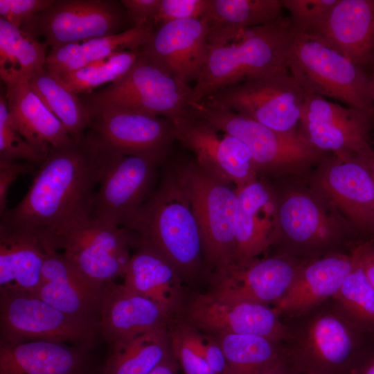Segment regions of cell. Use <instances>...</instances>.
<instances>
[{
	"mask_svg": "<svg viewBox=\"0 0 374 374\" xmlns=\"http://www.w3.org/2000/svg\"><path fill=\"white\" fill-rule=\"evenodd\" d=\"M101 154L89 136L51 148L23 199L1 215L0 230L24 233L58 251L93 217Z\"/></svg>",
	"mask_w": 374,
	"mask_h": 374,
	"instance_id": "6da1fadb",
	"label": "cell"
},
{
	"mask_svg": "<svg viewBox=\"0 0 374 374\" xmlns=\"http://www.w3.org/2000/svg\"><path fill=\"white\" fill-rule=\"evenodd\" d=\"M131 244L147 245L175 267L183 281L196 279L205 265L199 226L176 173L168 175L123 227Z\"/></svg>",
	"mask_w": 374,
	"mask_h": 374,
	"instance_id": "7a4b0ae2",
	"label": "cell"
},
{
	"mask_svg": "<svg viewBox=\"0 0 374 374\" xmlns=\"http://www.w3.org/2000/svg\"><path fill=\"white\" fill-rule=\"evenodd\" d=\"M289 17L245 30L227 43L210 45L206 63L191 89V103L218 90L287 71L294 35Z\"/></svg>",
	"mask_w": 374,
	"mask_h": 374,
	"instance_id": "3957f363",
	"label": "cell"
},
{
	"mask_svg": "<svg viewBox=\"0 0 374 374\" xmlns=\"http://www.w3.org/2000/svg\"><path fill=\"white\" fill-rule=\"evenodd\" d=\"M294 30L287 66L303 91L337 99L374 121L368 73L323 40Z\"/></svg>",
	"mask_w": 374,
	"mask_h": 374,
	"instance_id": "277c9868",
	"label": "cell"
},
{
	"mask_svg": "<svg viewBox=\"0 0 374 374\" xmlns=\"http://www.w3.org/2000/svg\"><path fill=\"white\" fill-rule=\"evenodd\" d=\"M177 169L176 175L199 226L205 265L214 271L233 264L239 206L237 188L207 172L196 161Z\"/></svg>",
	"mask_w": 374,
	"mask_h": 374,
	"instance_id": "5b68a950",
	"label": "cell"
},
{
	"mask_svg": "<svg viewBox=\"0 0 374 374\" xmlns=\"http://www.w3.org/2000/svg\"><path fill=\"white\" fill-rule=\"evenodd\" d=\"M190 109L217 130L242 141L251 152L258 173L303 175L328 153L312 146L299 133L275 131L248 117L204 101L192 103Z\"/></svg>",
	"mask_w": 374,
	"mask_h": 374,
	"instance_id": "8992f818",
	"label": "cell"
},
{
	"mask_svg": "<svg viewBox=\"0 0 374 374\" xmlns=\"http://www.w3.org/2000/svg\"><path fill=\"white\" fill-rule=\"evenodd\" d=\"M102 337L99 320L73 316L23 291H0V340L66 344L92 351Z\"/></svg>",
	"mask_w": 374,
	"mask_h": 374,
	"instance_id": "52a82bcc",
	"label": "cell"
},
{
	"mask_svg": "<svg viewBox=\"0 0 374 374\" xmlns=\"http://www.w3.org/2000/svg\"><path fill=\"white\" fill-rule=\"evenodd\" d=\"M191 89L141 53L121 79L96 91L78 96L87 108L113 105L174 121L190 111Z\"/></svg>",
	"mask_w": 374,
	"mask_h": 374,
	"instance_id": "ba28073f",
	"label": "cell"
},
{
	"mask_svg": "<svg viewBox=\"0 0 374 374\" xmlns=\"http://www.w3.org/2000/svg\"><path fill=\"white\" fill-rule=\"evenodd\" d=\"M305 96L287 70L223 88L201 101L231 110L275 131L295 134Z\"/></svg>",
	"mask_w": 374,
	"mask_h": 374,
	"instance_id": "9c48e42d",
	"label": "cell"
},
{
	"mask_svg": "<svg viewBox=\"0 0 374 374\" xmlns=\"http://www.w3.org/2000/svg\"><path fill=\"white\" fill-rule=\"evenodd\" d=\"M132 27L120 1L55 0L21 29L53 48L115 35Z\"/></svg>",
	"mask_w": 374,
	"mask_h": 374,
	"instance_id": "30bf717a",
	"label": "cell"
},
{
	"mask_svg": "<svg viewBox=\"0 0 374 374\" xmlns=\"http://www.w3.org/2000/svg\"><path fill=\"white\" fill-rule=\"evenodd\" d=\"M99 151L102 166L92 218L124 227L152 194L155 170L163 159Z\"/></svg>",
	"mask_w": 374,
	"mask_h": 374,
	"instance_id": "8fae6325",
	"label": "cell"
},
{
	"mask_svg": "<svg viewBox=\"0 0 374 374\" xmlns=\"http://www.w3.org/2000/svg\"><path fill=\"white\" fill-rule=\"evenodd\" d=\"M326 153L310 187L330 203L355 231L374 233V174L363 153Z\"/></svg>",
	"mask_w": 374,
	"mask_h": 374,
	"instance_id": "7c38bea8",
	"label": "cell"
},
{
	"mask_svg": "<svg viewBox=\"0 0 374 374\" xmlns=\"http://www.w3.org/2000/svg\"><path fill=\"white\" fill-rule=\"evenodd\" d=\"M87 109L90 125L86 133L101 151L164 159L175 140L169 118L113 105Z\"/></svg>",
	"mask_w": 374,
	"mask_h": 374,
	"instance_id": "4fadbf2b",
	"label": "cell"
},
{
	"mask_svg": "<svg viewBox=\"0 0 374 374\" xmlns=\"http://www.w3.org/2000/svg\"><path fill=\"white\" fill-rule=\"evenodd\" d=\"M362 329L334 314L319 316L286 357L301 374H350L370 350Z\"/></svg>",
	"mask_w": 374,
	"mask_h": 374,
	"instance_id": "5bb4252c",
	"label": "cell"
},
{
	"mask_svg": "<svg viewBox=\"0 0 374 374\" xmlns=\"http://www.w3.org/2000/svg\"><path fill=\"white\" fill-rule=\"evenodd\" d=\"M278 316L268 305L227 300L207 291L186 294L176 317L211 335H252L278 341L285 335Z\"/></svg>",
	"mask_w": 374,
	"mask_h": 374,
	"instance_id": "9a60e30c",
	"label": "cell"
},
{
	"mask_svg": "<svg viewBox=\"0 0 374 374\" xmlns=\"http://www.w3.org/2000/svg\"><path fill=\"white\" fill-rule=\"evenodd\" d=\"M172 121L175 140L194 153L196 162L205 171L237 188L258 179L251 152L239 139L220 134L190 109Z\"/></svg>",
	"mask_w": 374,
	"mask_h": 374,
	"instance_id": "2e32d148",
	"label": "cell"
},
{
	"mask_svg": "<svg viewBox=\"0 0 374 374\" xmlns=\"http://www.w3.org/2000/svg\"><path fill=\"white\" fill-rule=\"evenodd\" d=\"M130 246L125 229L92 218L67 235L60 249L81 276L102 287L124 276L131 258Z\"/></svg>",
	"mask_w": 374,
	"mask_h": 374,
	"instance_id": "e0dca14e",
	"label": "cell"
},
{
	"mask_svg": "<svg viewBox=\"0 0 374 374\" xmlns=\"http://www.w3.org/2000/svg\"><path fill=\"white\" fill-rule=\"evenodd\" d=\"M373 127V119L358 109L306 94L297 131L321 152L352 155L371 148L370 131Z\"/></svg>",
	"mask_w": 374,
	"mask_h": 374,
	"instance_id": "ac0fdd59",
	"label": "cell"
},
{
	"mask_svg": "<svg viewBox=\"0 0 374 374\" xmlns=\"http://www.w3.org/2000/svg\"><path fill=\"white\" fill-rule=\"evenodd\" d=\"M279 236L299 247L329 245L355 231L330 203L310 187L278 193Z\"/></svg>",
	"mask_w": 374,
	"mask_h": 374,
	"instance_id": "d6986e66",
	"label": "cell"
},
{
	"mask_svg": "<svg viewBox=\"0 0 374 374\" xmlns=\"http://www.w3.org/2000/svg\"><path fill=\"white\" fill-rule=\"evenodd\" d=\"M208 33L203 18L174 21L154 28L139 51L151 63L189 85L206 63Z\"/></svg>",
	"mask_w": 374,
	"mask_h": 374,
	"instance_id": "ffe728a7",
	"label": "cell"
},
{
	"mask_svg": "<svg viewBox=\"0 0 374 374\" xmlns=\"http://www.w3.org/2000/svg\"><path fill=\"white\" fill-rule=\"evenodd\" d=\"M303 265L282 256L233 263L212 271L208 292L222 299L267 305L280 299Z\"/></svg>",
	"mask_w": 374,
	"mask_h": 374,
	"instance_id": "44dd1931",
	"label": "cell"
},
{
	"mask_svg": "<svg viewBox=\"0 0 374 374\" xmlns=\"http://www.w3.org/2000/svg\"><path fill=\"white\" fill-rule=\"evenodd\" d=\"M173 318L159 305L132 292L123 284L112 281L103 287L99 323L108 350L146 332L167 328Z\"/></svg>",
	"mask_w": 374,
	"mask_h": 374,
	"instance_id": "7402d4cb",
	"label": "cell"
},
{
	"mask_svg": "<svg viewBox=\"0 0 374 374\" xmlns=\"http://www.w3.org/2000/svg\"><path fill=\"white\" fill-rule=\"evenodd\" d=\"M239 206L234 262L244 265L278 240V194L258 178L237 188Z\"/></svg>",
	"mask_w": 374,
	"mask_h": 374,
	"instance_id": "603a6c76",
	"label": "cell"
},
{
	"mask_svg": "<svg viewBox=\"0 0 374 374\" xmlns=\"http://www.w3.org/2000/svg\"><path fill=\"white\" fill-rule=\"evenodd\" d=\"M308 34L368 73L374 67V0H338L323 24Z\"/></svg>",
	"mask_w": 374,
	"mask_h": 374,
	"instance_id": "cb8c5ba5",
	"label": "cell"
},
{
	"mask_svg": "<svg viewBox=\"0 0 374 374\" xmlns=\"http://www.w3.org/2000/svg\"><path fill=\"white\" fill-rule=\"evenodd\" d=\"M91 352L57 342L0 340V374H95Z\"/></svg>",
	"mask_w": 374,
	"mask_h": 374,
	"instance_id": "d4e9b609",
	"label": "cell"
},
{
	"mask_svg": "<svg viewBox=\"0 0 374 374\" xmlns=\"http://www.w3.org/2000/svg\"><path fill=\"white\" fill-rule=\"evenodd\" d=\"M103 287L81 276L62 253L48 249L34 295L67 314L99 320Z\"/></svg>",
	"mask_w": 374,
	"mask_h": 374,
	"instance_id": "484cf974",
	"label": "cell"
},
{
	"mask_svg": "<svg viewBox=\"0 0 374 374\" xmlns=\"http://www.w3.org/2000/svg\"><path fill=\"white\" fill-rule=\"evenodd\" d=\"M3 82L14 126L43 156L47 157L51 148L73 140L62 123L31 89L28 80L12 79Z\"/></svg>",
	"mask_w": 374,
	"mask_h": 374,
	"instance_id": "4316f807",
	"label": "cell"
},
{
	"mask_svg": "<svg viewBox=\"0 0 374 374\" xmlns=\"http://www.w3.org/2000/svg\"><path fill=\"white\" fill-rule=\"evenodd\" d=\"M134 246L137 250L131 256L123 285L176 317L185 299L184 281L170 262L155 249L141 244Z\"/></svg>",
	"mask_w": 374,
	"mask_h": 374,
	"instance_id": "83f0119b",
	"label": "cell"
},
{
	"mask_svg": "<svg viewBox=\"0 0 374 374\" xmlns=\"http://www.w3.org/2000/svg\"><path fill=\"white\" fill-rule=\"evenodd\" d=\"M352 253H331L303 265L285 295L275 303L276 312H299L336 295L352 269Z\"/></svg>",
	"mask_w": 374,
	"mask_h": 374,
	"instance_id": "f1b7e54d",
	"label": "cell"
},
{
	"mask_svg": "<svg viewBox=\"0 0 374 374\" xmlns=\"http://www.w3.org/2000/svg\"><path fill=\"white\" fill-rule=\"evenodd\" d=\"M280 0H206L202 18L207 23L209 45L227 43L245 30L280 19Z\"/></svg>",
	"mask_w": 374,
	"mask_h": 374,
	"instance_id": "f546056e",
	"label": "cell"
},
{
	"mask_svg": "<svg viewBox=\"0 0 374 374\" xmlns=\"http://www.w3.org/2000/svg\"><path fill=\"white\" fill-rule=\"evenodd\" d=\"M48 249L33 235L0 230V291L33 294L41 281Z\"/></svg>",
	"mask_w": 374,
	"mask_h": 374,
	"instance_id": "4dcf8cb0",
	"label": "cell"
},
{
	"mask_svg": "<svg viewBox=\"0 0 374 374\" xmlns=\"http://www.w3.org/2000/svg\"><path fill=\"white\" fill-rule=\"evenodd\" d=\"M153 30V25L148 23L115 35L50 48L45 69L58 76L105 59L118 51H139Z\"/></svg>",
	"mask_w": 374,
	"mask_h": 374,
	"instance_id": "1f68e13d",
	"label": "cell"
},
{
	"mask_svg": "<svg viewBox=\"0 0 374 374\" xmlns=\"http://www.w3.org/2000/svg\"><path fill=\"white\" fill-rule=\"evenodd\" d=\"M167 328L150 330L108 350L102 374H149L174 359Z\"/></svg>",
	"mask_w": 374,
	"mask_h": 374,
	"instance_id": "d6a6232c",
	"label": "cell"
},
{
	"mask_svg": "<svg viewBox=\"0 0 374 374\" xmlns=\"http://www.w3.org/2000/svg\"><path fill=\"white\" fill-rule=\"evenodd\" d=\"M48 45L0 18V76L29 80L45 69Z\"/></svg>",
	"mask_w": 374,
	"mask_h": 374,
	"instance_id": "836d02e7",
	"label": "cell"
},
{
	"mask_svg": "<svg viewBox=\"0 0 374 374\" xmlns=\"http://www.w3.org/2000/svg\"><path fill=\"white\" fill-rule=\"evenodd\" d=\"M28 83L71 139H80L84 136L90 125V114L78 95L46 69L30 78Z\"/></svg>",
	"mask_w": 374,
	"mask_h": 374,
	"instance_id": "e575fe53",
	"label": "cell"
},
{
	"mask_svg": "<svg viewBox=\"0 0 374 374\" xmlns=\"http://www.w3.org/2000/svg\"><path fill=\"white\" fill-rule=\"evenodd\" d=\"M214 336L226 361L225 374H256L285 355L277 341L265 337L239 334Z\"/></svg>",
	"mask_w": 374,
	"mask_h": 374,
	"instance_id": "d590c367",
	"label": "cell"
},
{
	"mask_svg": "<svg viewBox=\"0 0 374 374\" xmlns=\"http://www.w3.org/2000/svg\"><path fill=\"white\" fill-rule=\"evenodd\" d=\"M140 51L123 50L79 69L57 77L77 95L90 93L102 85L110 84L123 77L140 57Z\"/></svg>",
	"mask_w": 374,
	"mask_h": 374,
	"instance_id": "8d00e7d4",
	"label": "cell"
},
{
	"mask_svg": "<svg viewBox=\"0 0 374 374\" xmlns=\"http://www.w3.org/2000/svg\"><path fill=\"white\" fill-rule=\"evenodd\" d=\"M168 331L172 355L184 374H215L205 359L206 339L202 330L175 317Z\"/></svg>",
	"mask_w": 374,
	"mask_h": 374,
	"instance_id": "74e56055",
	"label": "cell"
},
{
	"mask_svg": "<svg viewBox=\"0 0 374 374\" xmlns=\"http://www.w3.org/2000/svg\"><path fill=\"white\" fill-rule=\"evenodd\" d=\"M353 265L336 296L362 328H374V287L355 254Z\"/></svg>",
	"mask_w": 374,
	"mask_h": 374,
	"instance_id": "f35d334b",
	"label": "cell"
},
{
	"mask_svg": "<svg viewBox=\"0 0 374 374\" xmlns=\"http://www.w3.org/2000/svg\"><path fill=\"white\" fill-rule=\"evenodd\" d=\"M46 159L14 126L5 93L0 96V161H21L39 166Z\"/></svg>",
	"mask_w": 374,
	"mask_h": 374,
	"instance_id": "ab89813d",
	"label": "cell"
},
{
	"mask_svg": "<svg viewBox=\"0 0 374 374\" xmlns=\"http://www.w3.org/2000/svg\"><path fill=\"white\" fill-rule=\"evenodd\" d=\"M338 0H280L290 13L293 27L301 32L312 33L326 21Z\"/></svg>",
	"mask_w": 374,
	"mask_h": 374,
	"instance_id": "60d3db41",
	"label": "cell"
},
{
	"mask_svg": "<svg viewBox=\"0 0 374 374\" xmlns=\"http://www.w3.org/2000/svg\"><path fill=\"white\" fill-rule=\"evenodd\" d=\"M206 0H161L152 20L154 28L166 23L202 17Z\"/></svg>",
	"mask_w": 374,
	"mask_h": 374,
	"instance_id": "b9f144b4",
	"label": "cell"
},
{
	"mask_svg": "<svg viewBox=\"0 0 374 374\" xmlns=\"http://www.w3.org/2000/svg\"><path fill=\"white\" fill-rule=\"evenodd\" d=\"M54 1L0 0V18L21 28L37 14L51 6Z\"/></svg>",
	"mask_w": 374,
	"mask_h": 374,
	"instance_id": "7bdbcfd3",
	"label": "cell"
},
{
	"mask_svg": "<svg viewBox=\"0 0 374 374\" xmlns=\"http://www.w3.org/2000/svg\"><path fill=\"white\" fill-rule=\"evenodd\" d=\"M35 165L21 161H0V215L7 209L10 186L21 175L33 173Z\"/></svg>",
	"mask_w": 374,
	"mask_h": 374,
	"instance_id": "ee69618b",
	"label": "cell"
},
{
	"mask_svg": "<svg viewBox=\"0 0 374 374\" xmlns=\"http://www.w3.org/2000/svg\"><path fill=\"white\" fill-rule=\"evenodd\" d=\"M161 0H121L133 26L151 23L155 17ZM153 25V24H152Z\"/></svg>",
	"mask_w": 374,
	"mask_h": 374,
	"instance_id": "f6af8a7d",
	"label": "cell"
},
{
	"mask_svg": "<svg viewBox=\"0 0 374 374\" xmlns=\"http://www.w3.org/2000/svg\"><path fill=\"white\" fill-rule=\"evenodd\" d=\"M353 252L359 260L363 270L374 287V243L366 242L355 247Z\"/></svg>",
	"mask_w": 374,
	"mask_h": 374,
	"instance_id": "bcb514c9",
	"label": "cell"
},
{
	"mask_svg": "<svg viewBox=\"0 0 374 374\" xmlns=\"http://www.w3.org/2000/svg\"><path fill=\"white\" fill-rule=\"evenodd\" d=\"M256 374H301L285 355Z\"/></svg>",
	"mask_w": 374,
	"mask_h": 374,
	"instance_id": "7dc6e473",
	"label": "cell"
},
{
	"mask_svg": "<svg viewBox=\"0 0 374 374\" xmlns=\"http://www.w3.org/2000/svg\"><path fill=\"white\" fill-rule=\"evenodd\" d=\"M350 374H374V351L369 350Z\"/></svg>",
	"mask_w": 374,
	"mask_h": 374,
	"instance_id": "c3c4849f",
	"label": "cell"
},
{
	"mask_svg": "<svg viewBox=\"0 0 374 374\" xmlns=\"http://www.w3.org/2000/svg\"><path fill=\"white\" fill-rule=\"evenodd\" d=\"M179 366L174 358L161 364L149 374H177Z\"/></svg>",
	"mask_w": 374,
	"mask_h": 374,
	"instance_id": "681fc988",
	"label": "cell"
},
{
	"mask_svg": "<svg viewBox=\"0 0 374 374\" xmlns=\"http://www.w3.org/2000/svg\"><path fill=\"white\" fill-rule=\"evenodd\" d=\"M363 154L367 159L368 162L369 163L374 174V150L371 148L364 151Z\"/></svg>",
	"mask_w": 374,
	"mask_h": 374,
	"instance_id": "f907efd6",
	"label": "cell"
},
{
	"mask_svg": "<svg viewBox=\"0 0 374 374\" xmlns=\"http://www.w3.org/2000/svg\"><path fill=\"white\" fill-rule=\"evenodd\" d=\"M371 98L374 105V67L368 72Z\"/></svg>",
	"mask_w": 374,
	"mask_h": 374,
	"instance_id": "816d5d0a",
	"label": "cell"
}]
</instances>
